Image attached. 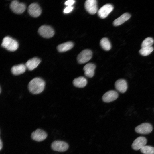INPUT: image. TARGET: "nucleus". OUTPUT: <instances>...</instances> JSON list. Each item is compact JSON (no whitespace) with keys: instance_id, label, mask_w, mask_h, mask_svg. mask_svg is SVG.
Masks as SVG:
<instances>
[{"instance_id":"obj_8","label":"nucleus","mask_w":154,"mask_h":154,"mask_svg":"<svg viewBox=\"0 0 154 154\" xmlns=\"http://www.w3.org/2000/svg\"><path fill=\"white\" fill-rule=\"evenodd\" d=\"M86 11L91 14H94L98 11L97 1L96 0H87L84 4Z\"/></svg>"},{"instance_id":"obj_13","label":"nucleus","mask_w":154,"mask_h":154,"mask_svg":"<svg viewBox=\"0 0 154 154\" xmlns=\"http://www.w3.org/2000/svg\"><path fill=\"white\" fill-rule=\"evenodd\" d=\"M147 141L145 137L142 136L139 137L134 141L132 145V147L135 150L140 149L145 145Z\"/></svg>"},{"instance_id":"obj_22","label":"nucleus","mask_w":154,"mask_h":154,"mask_svg":"<svg viewBox=\"0 0 154 154\" xmlns=\"http://www.w3.org/2000/svg\"><path fill=\"white\" fill-rule=\"evenodd\" d=\"M154 42L153 38L151 37H147L143 41L141 44V48L152 46Z\"/></svg>"},{"instance_id":"obj_25","label":"nucleus","mask_w":154,"mask_h":154,"mask_svg":"<svg viewBox=\"0 0 154 154\" xmlns=\"http://www.w3.org/2000/svg\"><path fill=\"white\" fill-rule=\"evenodd\" d=\"M73 8V7L72 6H68L64 8L63 12L65 14L70 13L72 11Z\"/></svg>"},{"instance_id":"obj_1","label":"nucleus","mask_w":154,"mask_h":154,"mask_svg":"<svg viewBox=\"0 0 154 154\" xmlns=\"http://www.w3.org/2000/svg\"><path fill=\"white\" fill-rule=\"evenodd\" d=\"M45 85V81L41 78L36 77L32 79L29 83V91L34 94H38L44 90Z\"/></svg>"},{"instance_id":"obj_23","label":"nucleus","mask_w":154,"mask_h":154,"mask_svg":"<svg viewBox=\"0 0 154 154\" xmlns=\"http://www.w3.org/2000/svg\"><path fill=\"white\" fill-rule=\"evenodd\" d=\"M153 48L152 47L142 48L139 51L140 54L143 56H146L150 54L153 50Z\"/></svg>"},{"instance_id":"obj_18","label":"nucleus","mask_w":154,"mask_h":154,"mask_svg":"<svg viewBox=\"0 0 154 154\" xmlns=\"http://www.w3.org/2000/svg\"><path fill=\"white\" fill-rule=\"evenodd\" d=\"M27 67L25 65L20 64L13 66L11 68V72L14 75H18L24 73Z\"/></svg>"},{"instance_id":"obj_14","label":"nucleus","mask_w":154,"mask_h":154,"mask_svg":"<svg viewBox=\"0 0 154 154\" xmlns=\"http://www.w3.org/2000/svg\"><path fill=\"white\" fill-rule=\"evenodd\" d=\"M96 65L92 63H88L84 66L83 68L84 74L87 77L91 78L94 75Z\"/></svg>"},{"instance_id":"obj_24","label":"nucleus","mask_w":154,"mask_h":154,"mask_svg":"<svg viewBox=\"0 0 154 154\" xmlns=\"http://www.w3.org/2000/svg\"><path fill=\"white\" fill-rule=\"evenodd\" d=\"M140 150L144 154H154V147L151 146L145 145Z\"/></svg>"},{"instance_id":"obj_6","label":"nucleus","mask_w":154,"mask_h":154,"mask_svg":"<svg viewBox=\"0 0 154 154\" xmlns=\"http://www.w3.org/2000/svg\"><path fill=\"white\" fill-rule=\"evenodd\" d=\"M10 8L15 13L20 14L23 13L26 9V6L23 3H20L17 0L13 1L10 5Z\"/></svg>"},{"instance_id":"obj_3","label":"nucleus","mask_w":154,"mask_h":154,"mask_svg":"<svg viewBox=\"0 0 154 154\" xmlns=\"http://www.w3.org/2000/svg\"><path fill=\"white\" fill-rule=\"evenodd\" d=\"M92 52L90 50H83L77 56V59L78 63L83 64L87 62L92 58Z\"/></svg>"},{"instance_id":"obj_19","label":"nucleus","mask_w":154,"mask_h":154,"mask_svg":"<svg viewBox=\"0 0 154 154\" xmlns=\"http://www.w3.org/2000/svg\"><path fill=\"white\" fill-rule=\"evenodd\" d=\"M87 81L86 78L83 76H80L74 79L73 83L77 87L83 88L87 84Z\"/></svg>"},{"instance_id":"obj_7","label":"nucleus","mask_w":154,"mask_h":154,"mask_svg":"<svg viewBox=\"0 0 154 154\" xmlns=\"http://www.w3.org/2000/svg\"><path fill=\"white\" fill-rule=\"evenodd\" d=\"M47 136V134L44 130L38 129L33 131L31 134V137L33 140L38 142L45 140Z\"/></svg>"},{"instance_id":"obj_11","label":"nucleus","mask_w":154,"mask_h":154,"mask_svg":"<svg viewBox=\"0 0 154 154\" xmlns=\"http://www.w3.org/2000/svg\"><path fill=\"white\" fill-rule=\"evenodd\" d=\"M28 12L31 16L36 17L39 16L41 13V9L37 3H33L28 6Z\"/></svg>"},{"instance_id":"obj_10","label":"nucleus","mask_w":154,"mask_h":154,"mask_svg":"<svg viewBox=\"0 0 154 154\" xmlns=\"http://www.w3.org/2000/svg\"><path fill=\"white\" fill-rule=\"evenodd\" d=\"M153 130L152 125L148 123H143L136 127L135 131L139 134H147L150 133Z\"/></svg>"},{"instance_id":"obj_20","label":"nucleus","mask_w":154,"mask_h":154,"mask_svg":"<svg viewBox=\"0 0 154 154\" xmlns=\"http://www.w3.org/2000/svg\"><path fill=\"white\" fill-rule=\"evenodd\" d=\"M74 46L72 42H68L58 45L57 47V49L59 52H65L71 49Z\"/></svg>"},{"instance_id":"obj_4","label":"nucleus","mask_w":154,"mask_h":154,"mask_svg":"<svg viewBox=\"0 0 154 154\" xmlns=\"http://www.w3.org/2000/svg\"><path fill=\"white\" fill-rule=\"evenodd\" d=\"M52 149L54 151L63 152L67 151L69 148L68 144L64 141L56 140L54 141L51 145Z\"/></svg>"},{"instance_id":"obj_9","label":"nucleus","mask_w":154,"mask_h":154,"mask_svg":"<svg viewBox=\"0 0 154 154\" xmlns=\"http://www.w3.org/2000/svg\"><path fill=\"white\" fill-rule=\"evenodd\" d=\"M114 7L112 5L106 4L98 10V15L100 18L102 19L105 18L112 11Z\"/></svg>"},{"instance_id":"obj_27","label":"nucleus","mask_w":154,"mask_h":154,"mask_svg":"<svg viewBox=\"0 0 154 154\" xmlns=\"http://www.w3.org/2000/svg\"><path fill=\"white\" fill-rule=\"evenodd\" d=\"M3 147V143L1 139L0 140V150H1Z\"/></svg>"},{"instance_id":"obj_5","label":"nucleus","mask_w":154,"mask_h":154,"mask_svg":"<svg viewBox=\"0 0 154 154\" xmlns=\"http://www.w3.org/2000/svg\"><path fill=\"white\" fill-rule=\"evenodd\" d=\"M39 34L42 37L46 38H49L54 35V31L53 29L50 26L43 25L38 29Z\"/></svg>"},{"instance_id":"obj_15","label":"nucleus","mask_w":154,"mask_h":154,"mask_svg":"<svg viewBox=\"0 0 154 154\" xmlns=\"http://www.w3.org/2000/svg\"><path fill=\"white\" fill-rule=\"evenodd\" d=\"M115 86L116 90L122 93L125 92L127 88V82L123 79H119L117 80L115 82Z\"/></svg>"},{"instance_id":"obj_21","label":"nucleus","mask_w":154,"mask_h":154,"mask_svg":"<svg viewBox=\"0 0 154 154\" xmlns=\"http://www.w3.org/2000/svg\"><path fill=\"white\" fill-rule=\"evenodd\" d=\"M100 44L101 47L105 50L108 51L111 48L110 42L106 38H102L100 41Z\"/></svg>"},{"instance_id":"obj_2","label":"nucleus","mask_w":154,"mask_h":154,"mask_svg":"<svg viewBox=\"0 0 154 154\" xmlns=\"http://www.w3.org/2000/svg\"><path fill=\"white\" fill-rule=\"evenodd\" d=\"M1 46L7 50L14 51L19 46L17 42L9 36H6L3 39Z\"/></svg>"},{"instance_id":"obj_26","label":"nucleus","mask_w":154,"mask_h":154,"mask_svg":"<svg viewBox=\"0 0 154 154\" xmlns=\"http://www.w3.org/2000/svg\"><path fill=\"white\" fill-rule=\"evenodd\" d=\"M75 1L74 0H68L65 2V4L68 6H72L74 3Z\"/></svg>"},{"instance_id":"obj_16","label":"nucleus","mask_w":154,"mask_h":154,"mask_svg":"<svg viewBox=\"0 0 154 154\" xmlns=\"http://www.w3.org/2000/svg\"><path fill=\"white\" fill-rule=\"evenodd\" d=\"M41 62L40 59L37 57L33 58L28 60L25 65L29 70H32L37 67Z\"/></svg>"},{"instance_id":"obj_17","label":"nucleus","mask_w":154,"mask_h":154,"mask_svg":"<svg viewBox=\"0 0 154 154\" xmlns=\"http://www.w3.org/2000/svg\"><path fill=\"white\" fill-rule=\"evenodd\" d=\"M131 17V15L129 13H125L114 20L113 22V24L115 26H119L129 20Z\"/></svg>"},{"instance_id":"obj_12","label":"nucleus","mask_w":154,"mask_h":154,"mask_svg":"<svg viewBox=\"0 0 154 154\" xmlns=\"http://www.w3.org/2000/svg\"><path fill=\"white\" fill-rule=\"evenodd\" d=\"M118 97V94L117 92L114 90H110L104 94L102 99L104 102L108 103L115 100Z\"/></svg>"}]
</instances>
